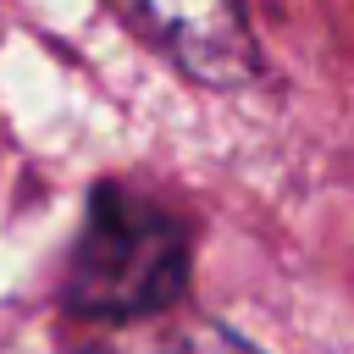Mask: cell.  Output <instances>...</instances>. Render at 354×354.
I'll return each mask as SVG.
<instances>
[{"instance_id":"cell-1","label":"cell","mask_w":354,"mask_h":354,"mask_svg":"<svg viewBox=\"0 0 354 354\" xmlns=\"http://www.w3.org/2000/svg\"><path fill=\"white\" fill-rule=\"evenodd\" d=\"M188 221L144 188L105 177L83 199V221L61 277V304L105 326L166 315L188 288Z\"/></svg>"},{"instance_id":"cell-2","label":"cell","mask_w":354,"mask_h":354,"mask_svg":"<svg viewBox=\"0 0 354 354\" xmlns=\"http://www.w3.org/2000/svg\"><path fill=\"white\" fill-rule=\"evenodd\" d=\"M171 72L199 88H243L260 77V39L243 0H105Z\"/></svg>"},{"instance_id":"cell-3","label":"cell","mask_w":354,"mask_h":354,"mask_svg":"<svg viewBox=\"0 0 354 354\" xmlns=\"http://www.w3.org/2000/svg\"><path fill=\"white\" fill-rule=\"evenodd\" d=\"M171 315V310H166ZM166 315H149V321H133V326H116L105 343L83 348V354H260L254 343H243L238 332L216 326V321H166Z\"/></svg>"}]
</instances>
